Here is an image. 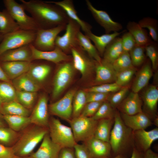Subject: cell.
Returning a JSON list of instances; mask_svg holds the SVG:
<instances>
[{"label": "cell", "instance_id": "cell-1", "mask_svg": "<svg viewBox=\"0 0 158 158\" xmlns=\"http://www.w3.org/2000/svg\"><path fill=\"white\" fill-rule=\"evenodd\" d=\"M25 11L31 15L39 29H48L66 25L69 18L59 6L39 0H20Z\"/></svg>", "mask_w": 158, "mask_h": 158}, {"label": "cell", "instance_id": "cell-2", "mask_svg": "<svg viewBox=\"0 0 158 158\" xmlns=\"http://www.w3.org/2000/svg\"><path fill=\"white\" fill-rule=\"evenodd\" d=\"M48 133V128L31 124L19 132L18 138L12 147L14 155L23 158L30 156Z\"/></svg>", "mask_w": 158, "mask_h": 158}, {"label": "cell", "instance_id": "cell-3", "mask_svg": "<svg viewBox=\"0 0 158 158\" xmlns=\"http://www.w3.org/2000/svg\"><path fill=\"white\" fill-rule=\"evenodd\" d=\"M133 131L124 124L120 113L116 110L109 141L114 157L119 154L127 155L129 145L133 141Z\"/></svg>", "mask_w": 158, "mask_h": 158}, {"label": "cell", "instance_id": "cell-4", "mask_svg": "<svg viewBox=\"0 0 158 158\" xmlns=\"http://www.w3.org/2000/svg\"><path fill=\"white\" fill-rule=\"evenodd\" d=\"M48 129L51 140L62 148H73L77 143L71 127L63 124L56 118H49Z\"/></svg>", "mask_w": 158, "mask_h": 158}, {"label": "cell", "instance_id": "cell-5", "mask_svg": "<svg viewBox=\"0 0 158 158\" xmlns=\"http://www.w3.org/2000/svg\"><path fill=\"white\" fill-rule=\"evenodd\" d=\"M58 65L53 82L51 98L57 99L69 85L73 78L74 71L72 60L61 62Z\"/></svg>", "mask_w": 158, "mask_h": 158}, {"label": "cell", "instance_id": "cell-6", "mask_svg": "<svg viewBox=\"0 0 158 158\" xmlns=\"http://www.w3.org/2000/svg\"><path fill=\"white\" fill-rule=\"evenodd\" d=\"M3 2L5 9L18 24L20 29L35 31L39 29L32 18L25 13L21 4L14 0H4Z\"/></svg>", "mask_w": 158, "mask_h": 158}, {"label": "cell", "instance_id": "cell-7", "mask_svg": "<svg viewBox=\"0 0 158 158\" xmlns=\"http://www.w3.org/2000/svg\"><path fill=\"white\" fill-rule=\"evenodd\" d=\"M97 122L92 117L81 115L72 118L69 123L76 142H84L93 137Z\"/></svg>", "mask_w": 158, "mask_h": 158}, {"label": "cell", "instance_id": "cell-8", "mask_svg": "<svg viewBox=\"0 0 158 158\" xmlns=\"http://www.w3.org/2000/svg\"><path fill=\"white\" fill-rule=\"evenodd\" d=\"M36 32L20 29L4 35L0 43V55L6 51L32 44Z\"/></svg>", "mask_w": 158, "mask_h": 158}, {"label": "cell", "instance_id": "cell-9", "mask_svg": "<svg viewBox=\"0 0 158 158\" xmlns=\"http://www.w3.org/2000/svg\"><path fill=\"white\" fill-rule=\"evenodd\" d=\"M66 25H62L48 29H39L32 44L36 49L42 51H50L56 47L55 41L58 34L65 30Z\"/></svg>", "mask_w": 158, "mask_h": 158}, {"label": "cell", "instance_id": "cell-10", "mask_svg": "<svg viewBox=\"0 0 158 158\" xmlns=\"http://www.w3.org/2000/svg\"><path fill=\"white\" fill-rule=\"evenodd\" d=\"M72 61L75 70L79 71L82 77H87L95 71L96 61L90 57L79 45L71 50Z\"/></svg>", "mask_w": 158, "mask_h": 158}, {"label": "cell", "instance_id": "cell-11", "mask_svg": "<svg viewBox=\"0 0 158 158\" xmlns=\"http://www.w3.org/2000/svg\"><path fill=\"white\" fill-rule=\"evenodd\" d=\"M80 28L76 22L69 18L64 34L62 36L58 35L56 39V47L67 54L71 53V49L79 45L77 36Z\"/></svg>", "mask_w": 158, "mask_h": 158}, {"label": "cell", "instance_id": "cell-12", "mask_svg": "<svg viewBox=\"0 0 158 158\" xmlns=\"http://www.w3.org/2000/svg\"><path fill=\"white\" fill-rule=\"evenodd\" d=\"M76 91L71 89L61 99L50 104L49 113L69 123L72 118L73 100Z\"/></svg>", "mask_w": 158, "mask_h": 158}, {"label": "cell", "instance_id": "cell-13", "mask_svg": "<svg viewBox=\"0 0 158 158\" xmlns=\"http://www.w3.org/2000/svg\"><path fill=\"white\" fill-rule=\"evenodd\" d=\"M48 101L45 94L40 96L29 116L32 124L48 128L50 118Z\"/></svg>", "mask_w": 158, "mask_h": 158}, {"label": "cell", "instance_id": "cell-14", "mask_svg": "<svg viewBox=\"0 0 158 158\" xmlns=\"http://www.w3.org/2000/svg\"><path fill=\"white\" fill-rule=\"evenodd\" d=\"M86 3L88 9L96 21L104 28L105 34L118 32L122 29V25L114 21L107 12L97 9L89 0H86Z\"/></svg>", "mask_w": 158, "mask_h": 158}, {"label": "cell", "instance_id": "cell-15", "mask_svg": "<svg viewBox=\"0 0 158 158\" xmlns=\"http://www.w3.org/2000/svg\"><path fill=\"white\" fill-rule=\"evenodd\" d=\"M95 71V76L94 82L95 85L115 82L117 73L112 64L103 59L99 62L96 61Z\"/></svg>", "mask_w": 158, "mask_h": 158}, {"label": "cell", "instance_id": "cell-16", "mask_svg": "<svg viewBox=\"0 0 158 158\" xmlns=\"http://www.w3.org/2000/svg\"><path fill=\"white\" fill-rule=\"evenodd\" d=\"M31 46L32 61L42 60L57 64L72 60L71 56L65 54L57 47L51 51H42L36 49L32 44Z\"/></svg>", "mask_w": 158, "mask_h": 158}, {"label": "cell", "instance_id": "cell-17", "mask_svg": "<svg viewBox=\"0 0 158 158\" xmlns=\"http://www.w3.org/2000/svg\"><path fill=\"white\" fill-rule=\"evenodd\" d=\"M87 147L91 158H110L111 149L109 142L94 136L83 142Z\"/></svg>", "mask_w": 158, "mask_h": 158}, {"label": "cell", "instance_id": "cell-18", "mask_svg": "<svg viewBox=\"0 0 158 158\" xmlns=\"http://www.w3.org/2000/svg\"><path fill=\"white\" fill-rule=\"evenodd\" d=\"M142 100L144 112L150 118H154L157 116L158 102V89L157 86H149L142 93Z\"/></svg>", "mask_w": 158, "mask_h": 158}, {"label": "cell", "instance_id": "cell-19", "mask_svg": "<svg viewBox=\"0 0 158 158\" xmlns=\"http://www.w3.org/2000/svg\"><path fill=\"white\" fill-rule=\"evenodd\" d=\"M133 141L136 145V148L144 153L150 149L153 142L158 139V128L149 130L142 129L133 131Z\"/></svg>", "mask_w": 158, "mask_h": 158}, {"label": "cell", "instance_id": "cell-20", "mask_svg": "<svg viewBox=\"0 0 158 158\" xmlns=\"http://www.w3.org/2000/svg\"><path fill=\"white\" fill-rule=\"evenodd\" d=\"M31 44L5 51L0 55V62L10 61L32 62Z\"/></svg>", "mask_w": 158, "mask_h": 158}, {"label": "cell", "instance_id": "cell-21", "mask_svg": "<svg viewBox=\"0 0 158 158\" xmlns=\"http://www.w3.org/2000/svg\"><path fill=\"white\" fill-rule=\"evenodd\" d=\"M62 148L51 140L48 133L44 137L38 150L30 156L35 158H57Z\"/></svg>", "mask_w": 158, "mask_h": 158}, {"label": "cell", "instance_id": "cell-22", "mask_svg": "<svg viewBox=\"0 0 158 158\" xmlns=\"http://www.w3.org/2000/svg\"><path fill=\"white\" fill-rule=\"evenodd\" d=\"M124 124L133 131L145 129L153 123L150 118L143 111L129 115L120 114Z\"/></svg>", "mask_w": 158, "mask_h": 158}, {"label": "cell", "instance_id": "cell-23", "mask_svg": "<svg viewBox=\"0 0 158 158\" xmlns=\"http://www.w3.org/2000/svg\"><path fill=\"white\" fill-rule=\"evenodd\" d=\"M52 66L49 63L32 61L27 73L41 87L50 74Z\"/></svg>", "mask_w": 158, "mask_h": 158}, {"label": "cell", "instance_id": "cell-24", "mask_svg": "<svg viewBox=\"0 0 158 158\" xmlns=\"http://www.w3.org/2000/svg\"><path fill=\"white\" fill-rule=\"evenodd\" d=\"M142 106V101L138 93L132 92L117 108L121 113L131 115L143 111Z\"/></svg>", "mask_w": 158, "mask_h": 158}, {"label": "cell", "instance_id": "cell-25", "mask_svg": "<svg viewBox=\"0 0 158 158\" xmlns=\"http://www.w3.org/2000/svg\"><path fill=\"white\" fill-rule=\"evenodd\" d=\"M47 2L56 5L65 11L68 18L76 22L80 26L85 34L91 32V25L81 19L77 15L73 1L72 0H63L61 1H46Z\"/></svg>", "mask_w": 158, "mask_h": 158}, {"label": "cell", "instance_id": "cell-26", "mask_svg": "<svg viewBox=\"0 0 158 158\" xmlns=\"http://www.w3.org/2000/svg\"><path fill=\"white\" fill-rule=\"evenodd\" d=\"M31 62L5 61L0 62V64L7 77L11 80L27 73L29 69Z\"/></svg>", "mask_w": 158, "mask_h": 158}, {"label": "cell", "instance_id": "cell-27", "mask_svg": "<svg viewBox=\"0 0 158 158\" xmlns=\"http://www.w3.org/2000/svg\"><path fill=\"white\" fill-rule=\"evenodd\" d=\"M151 63L147 61L138 72L132 86V92L138 93L148 84L152 75Z\"/></svg>", "mask_w": 158, "mask_h": 158}, {"label": "cell", "instance_id": "cell-28", "mask_svg": "<svg viewBox=\"0 0 158 158\" xmlns=\"http://www.w3.org/2000/svg\"><path fill=\"white\" fill-rule=\"evenodd\" d=\"M126 28L133 37L136 44L145 47L152 41L147 30L142 28L138 23L129 21Z\"/></svg>", "mask_w": 158, "mask_h": 158}, {"label": "cell", "instance_id": "cell-29", "mask_svg": "<svg viewBox=\"0 0 158 158\" xmlns=\"http://www.w3.org/2000/svg\"><path fill=\"white\" fill-rule=\"evenodd\" d=\"M122 32H114L111 34H105L97 36L91 32L85 35L92 41L100 56H102L107 46Z\"/></svg>", "mask_w": 158, "mask_h": 158}, {"label": "cell", "instance_id": "cell-30", "mask_svg": "<svg viewBox=\"0 0 158 158\" xmlns=\"http://www.w3.org/2000/svg\"><path fill=\"white\" fill-rule=\"evenodd\" d=\"M11 83L16 90L18 91L37 92L41 88L27 73L13 80Z\"/></svg>", "mask_w": 158, "mask_h": 158}, {"label": "cell", "instance_id": "cell-31", "mask_svg": "<svg viewBox=\"0 0 158 158\" xmlns=\"http://www.w3.org/2000/svg\"><path fill=\"white\" fill-rule=\"evenodd\" d=\"M31 111L25 108L16 100L3 103L0 108L2 115L20 116L29 117Z\"/></svg>", "mask_w": 158, "mask_h": 158}, {"label": "cell", "instance_id": "cell-32", "mask_svg": "<svg viewBox=\"0 0 158 158\" xmlns=\"http://www.w3.org/2000/svg\"><path fill=\"white\" fill-rule=\"evenodd\" d=\"M123 52L121 37H118L107 46L103 55V59L112 64Z\"/></svg>", "mask_w": 158, "mask_h": 158}, {"label": "cell", "instance_id": "cell-33", "mask_svg": "<svg viewBox=\"0 0 158 158\" xmlns=\"http://www.w3.org/2000/svg\"><path fill=\"white\" fill-rule=\"evenodd\" d=\"M114 123L113 119H103L98 121L94 137L109 142L111 129Z\"/></svg>", "mask_w": 158, "mask_h": 158}, {"label": "cell", "instance_id": "cell-34", "mask_svg": "<svg viewBox=\"0 0 158 158\" xmlns=\"http://www.w3.org/2000/svg\"><path fill=\"white\" fill-rule=\"evenodd\" d=\"M3 118L8 127L14 131L20 132L31 124L29 116L3 115Z\"/></svg>", "mask_w": 158, "mask_h": 158}, {"label": "cell", "instance_id": "cell-35", "mask_svg": "<svg viewBox=\"0 0 158 158\" xmlns=\"http://www.w3.org/2000/svg\"><path fill=\"white\" fill-rule=\"evenodd\" d=\"M19 26L6 9L0 11V32L4 36L20 29Z\"/></svg>", "mask_w": 158, "mask_h": 158}, {"label": "cell", "instance_id": "cell-36", "mask_svg": "<svg viewBox=\"0 0 158 158\" xmlns=\"http://www.w3.org/2000/svg\"><path fill=\"white\" fill-rule=\"evenodd\" d=\"M77 40L79 44L90 57L97 62L101 61L102 59L97 50L87 36L80 31L78 34Z\"/></svg>", "mask_w": 158, "mask_h": 158}, {"label": "cell", "instance_id": "cell-37", "mask_svg": "<svg viewBox=\"0 0 158 158\" xmlns=\"http://www.w3.org/2000/svg\"><path fill=\"white\" fill-rule=\"evenodd\" d=\"M37 97V92L16 90V100L25 108L31 110L35 105Z\"/></svg>", "mask_w": 158, "mask_h": 158}, {"label": "cell", "instance_id": "cell-38", "mask_svg": "<svg viewBox=\"0 0 158 158\" xmlns=\"http://www.w3.org/2000/svg\"><path fill=\"white\" fill-rule=\"evenodd\" d=\"M86 103V91H76L73 100L72 118L80 115Z\"/></svg>", "mask_w": 158, "mask_h": 158}, {"label": "cell", "instance_id": "cell-39", "mask_svg": "<svg viewBox=\"0 0 158 158\" xmlns=\"http://www.w3.org/2000/svg\"><path fill=\"white\" fill-rule=\"evenodd\" d=\"M19 132L9 127H0V143L7 147H12L17 141Z\"/></svg>", "mask_w": 158, "mask_h": 158}, {"label": "cell", "instance_id": "cell-40", "mask_svg": "<svg viewBox=\"0 0 158 158\" xmlns=\"http://www.w3.org/2000/svg\"><path fill=\"white\" fill-rule=\"evenodd\" d=\"M143 28H147L150 36L154 41H158V23L157 20L153 18L147 17L143 18L138 23Z\"/></svg>", "mask_w": 158, "mask_h": 158}, {"label": "cell", "instance_id": "cell-41", "mask_svg": "<svg viewBox=\"0 0 158 158\" xmlns=\"http://www.w3.org/2000/svg\"><path fill=\"white\" fill-rule=\"evenodd\" d=\"M0 99L2 103L16 100V90L11 82H0Z\"/></svg>", "mask_w": 158, "mask_h": 158}, {"label": "cell", "instance_id": "cell-42", "mask_svg": "<svg viewBox=\"0 0 158 158\" xmlns=\"http://www.w3.org/2000/svg\"><path fill=\"white\" fill-rule=\"evenodd\" d=\"M116 111L109 102L106 100L103 102L92 118L96 121L103 119H113Z\"/></svg>", "mask_w": 158, "mask_h": 158}, {"label": "cell", "instance_id": "cell-43", "mask_svg": "<svg viewBox=\"0 0 158 158\" xmlns=\"http://www.w3.org/2000/svg\"><path fill=\"white\" fill-rule=\"evenodd\" d=\"M136 71V68L133 67L117 73L115 83L121 87L128 86Z\"/></svg>", "mask_w": 158, "mask_h": 158}, {"label": "cell", "instance_id": "cell-44", "mask_svg": "<svg viewBox=\"0 0 158 158\" xmlns=\"http://www.w3.org/2000/svg\"><path fill=\"white\" fill-rule=\"evenodd\" d=\"M145 47L136 44L129 52L133 66L136 67L142 65L145 61Z\"/></svg>", "mask_w": 158, "mask_h": 158}, {"label": "cell", "instance_id": "cell-45", "mask_svg": "<svg viewBox=\"0 0 158 158\" xmlns=\"http://www.w3.org/2000/svg\"><path fill=\"white\" fill-rule=\"evenodd\" d=\"M112 65L117 73L134 67L132 65L129 53L125 52L113 63Z\"/></svg>", "mask_w": 158, "mask_h": 158}, {"label": "cell", "instance_id": "cell-46", "mask_svg": "<svg viewBox=\"0 0 158 158\" xmlns=\"http://www.w3.org/2000/svg\"><path fill=\"white\" fill-rule=\"evenodd\" d=\"M146 55L150 61L152 69H157L158 66V52L157 42L152 41L145 47Z\"/></svg>", "mask_w": 158, "mask_h": 158}, {"label": "cell", "instance_id": "cell-47", "mask_svg": "<svg viewBox=\"0 0 158 158\" xmlns=\"http://www.w3.org/2000/svg\"><path fill=\"white\" fill-rule=\"evenodd\" d=\"M129 87L128 86L122 87L118 91L110 94L107 100L116 109L127 96Z\"/></svg>", "mask_w": 158, "mask_h": 158}, {"label": "cell", "instance_id": "cell-48", "mask_svg": "<svg viewBox=\"0 0 158 158\" xmlns=\"http://www.w3.org/2000/svg\"><path fill=\"white\" fill-rule=\"evenodd\" d=\"M122 87L115 83H105L91 87L88 89L86 91L95 92L103 93H110L115 92Z\"/></svg>", "mask_w": 158, "mask_h": 158}, {"label": "cell", "instance_id": "cell-49", "mask_svg": "<svg viewBox=\"0 0 158 158\" xmlns=\"http://www.w3.org/2000/svg\"><path fill=\"white\" fill-rule=\"evenodd\" d=\"M103 102H90L87 103L80 115L88 117H92Z\"/></svg>", "mask_w": 158, "mask_h": 158}, {"label": "cell", "instance_id": "cell-50", "mask_svg": "<svg viewBox=\"0 0 158 158\" xmlns=\"http://www.w3.org/2000/svg\"><path fill=\"white\" fill-rule=\"evenodd\" d=\"M121 38L123 52L129 53L136 45L133 37L128 32L124 33Z\"/></svg>", "mask_w": 158, "mask_h": 158}, {"label": "cell", "instance_id": "cell-51", "mask_svg": "<svg viewBox=\"0 0 158 158\" xmlns=\"http://www.w3.org/2000/svg\"><path fill=\"white\" fill-rule=\"evenodd\" d=\"M110 94V93L86 91L87 103L90 102H104L107 100Z\"/></svg>", "mask_w": 158, "mask_h": 158}, {"label": "cell", "instance_id": "cell-52", "mask_svg": "<svg viewBox=\"0 0 158 158\" xmlns=\"http://www.w3.org/2000/svg\"><path fill=\"white\" fill-rule=\"evenodd\" d=\"M73 148L76 158H91L88 150L83 143L82 144L77 143Z\"/></svg>", "mask_w": 158, "mask_h": 158}, {"label": "cell", "instance_id": "cell-53", "mask_svg": "<svg viewBox=\"0 0 158 158\" xmlns=\"http://www.w3.org/2000/svg\"><path fill=\"white\" fill-rule=\"evenodd\" d=\"M14 155L12 147H8L0 143V158H12Z\"/></svg>", "mask_w": 158, "mask_h": 158}, {"label": "cell", "instance_id": "cell-54", "mask_svg": "<svg viewBox=\"0 0 158 158\" xmlns=\"http://www.w3.org/2000/svg\"><path fill=\"white\" fill-rule=\"evenodd\" d=\"M57 158H76L73 148L68 147L62 148Z\"/></svg>", "mask_w": 158, "mask_h": 158}, {"label": "cell", "instance_id": "cell-55", "mask_svg": "<svg viewBox=\"0 0 158 158\" xmlns=\"http://www.w3.org/2000/svg\"><path fill=\"white\" fill-rule=\"evenodd\" d=\"M144 153L138 150L135 147H133L130 158H143Z\"/></svg>", "mask_w": 158, "mask_h": 158}, {"label": "cell", "instance_id": "cell-56", "mask_svg": "<svg viewBox=\"0 0 158 158\" xmlns=\"http://www.w3.org/2000/svg\"><path fill=\"white\" fill-rule=\"evenodd\" d=\"M143 158H158V154L150 149L144 153Z\"/></svg>", "mask_w": 158, "mask_h": 158}, {"label": "cell", "instance_id": "cell-57", "mask_svg": "<svg viewBox=\"0 0 158 158\" xmlns=\"http://www.w3.org/2000/svg\"><path fill=\"white\" fill-rule=\"evenodd\" d=\"M0 81L11 82L8 78L0 64Z\"/></svg>", "mask_w": 158, "mask_h": 158}, {"label": "cell", "instance_id": "cell-58", "mask_svg": "<svg viewBox=\"0 0 158 158\" xmlns=\"http://www.w3.org/2000/svg\"><path fill=\"white\" fill-rule=\"evenodd\" d=\"M6 124L3 118V115L0 113V127H6Z\"/></svg>", "mask_w": 158, "mask_h": 158}, {"label": "cell", "instance_id": "cell-59", "mask_svg": "<svg viewBox=\"0 0 158 158\" xmlns=\"http://www.w3.org/2000/svg\"><path fill=\"white\" fill-rule=\"evenodd\" d=\"M110 158H128L127 155L123 154H119Z\"/></svg>", "mask_w": 158, "mask_h": 158}, {"label": "cell", "instance_id": "cell-60", "mask_svg": "<svg viewBox=\"0 0 158 158\" xmlns=\"http://www.w3.org/2000/svg\"><path fill=\"white\" fill-rule=\"evenodd\" d=\"M157 127L158 126V116H157L153 119V123Z\"/></svg>", "mask_w": 158, "mask_h": 158}, {"label": "cell", "instance_id": "cell-61", "mask_svg": "<svg viewBox=\"0 0 158 158\" xmlns=\"http://www.w3.org/2000/svg\"><path fill=\"white\" fill-rule=\"evenodd\" d=\"M4 36L1 34L0 32V42H1L2 41Z\"/></svg>", "mask_w": 158, "mask_h": 158}, {"label": "cell", "instance_id": "cell-62", "mask_svg": "<svg viewBox=\"0 0 158 158\" xmlns=\"http://www.w3.org/2000/svg\"><path fill=\"white\" fill-rule=\"evenodd\" d=\"M12 158H23L14 155Z\"/></svg>", "mask_w": 158, "mask_h": 158}, {"label": "cell", "instance_id": "cell-63", "mask_svg": "<svg viewBox=\"0 0 158 158\" xmlns=\"http://www.w3.org/2000/svg\"><path fill=\"white\" fill-rule=\"evenodd\" d=\"M24 158H35L32 157L31 156H29L25 157Z\"/></svg>", "mask_w": 158, "mask_h": 158}, {"label": "cell", "instance_id": "cell-64", "mask_svg": "<svg viewBox=\"0 0 158 158\" xmlns=\"http://www.w3.org/2000/svg\"><path fill=\"white\" fill-rule=\"evenodd\" d=\"M2 104V102L1 99H0V108L1 107V106Z\"/></svg>", "mask_w": 158, "mask_h": 158}]
</instances>
